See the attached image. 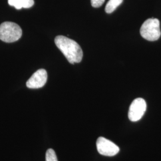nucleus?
Here are the masks:
<instances>
[{
    "instance_id": "20e7f679",
    "label": "nucleus",
    "mask_w": 161,
    "mask_h": 161,
    "mask_svg": "<svg viewBox=\"0 0 161 161\" xmlns=\"http://www.w3.org/2000/svg\"><path fill=\"white\" fill-rule=\"evenodd\" d=\"M146 102L142 98H137L133 100L129 108L128 118L132 122L141 119L146 110Z\"/></svg>"
},
{
    "instance_id": "6e6552de",
    "label": "nucleus",
    "mask_w": 161,
    "mask_h": 161,
    "mask_svg": "<svg viewBox=\"0 0 161 161\" xmlns=\"http://www.w3.org/2000/svg\"><path fill=\"white\" fill-rule=\"evenodd\" d=\"M123 0H109L105 7V11L108 13H112L114 12L116 8L119 6H120Z\"/></svg>"
},
{
    "instance_id": "f257e3e1",
    "label": "nucleus",
    "mask_w": 161,
    "mask_h": 161,
    "mask_svg": "<svg viewBox=\"0 0 161 161\" xmlns=\"http://www.w3.org/2000/svg\"><path fill=\"white\" fill-rule=\"evenodd\" d=\"M55 44L70 64L80 63L83 57V52L80 45L68 37L58 35L55 38Z\"/></svg>"
},
{
    "instance_id": "f03ea898",
    "label": "nucleus",
    "mask_w": 161,
    "mask_h": 161,
    "mask_svg": "<svg viewBox=\"0 0 161 161\" xmlns=\"http://www.w3.org/2000/svg\"><path fill=\"white\" fill-rule=\"evenodd\" d=\"M22 30L16 23L5 22L0 25V40L5 42H13L19 40Z\"/></svg>"
},
{
    "instance_id": "7ed1b4c3",
    "label": "nucleus",
    "mask_w": 161,
    "mask_h": 161,
    "mask_svg": "<svg viewBox=\"0 0 161 161\" xmlns=\"http://www.w3.org/2000/svg\"><path fill=\"white\" fill-rule=\"evenodd\" d=\"M140 34L147 40H158L161 35L159 20L154 18L146 20L140 28Z\"/></svg>"
},
{
    "instance_id": "423d86ee",
    "label": "nucleus",
    "mask_w": 161,
    "mask_h": 161,
    "mask_svg": "<svg viewBox=\"0 0 161 161\" xmlns=\"http://www.w3.org/2000/svg\"><path fill=\"white\" fill-rule=\"evenodd\" d=\"M47 78L46 70L44 69H39L26 82V86L32 89L41 88L46 84Z\"/></svg>"
},
{
    "instance_id": "39448f33",
    "label": "nucleus",
    "mask_w": 161,
    "mask_h": 161,
    "mask_svg": "<svg viewBox=\"0 0 161 161\" xmlns=\"http://www.w3.org/2000/svg\"><path fill=\"white\" fill-rule=\"evenodd\" d=\"M96 146L98 152L102 155L113 156L119 152V148L116 144L103 137L98 138Z\"/></svg>"
},
{
    "instance_id": "9d476101",
    "label": "nucleus",
    "mask_w": 161,
    "mask_h": 161,
    "mask_svg": "<svg viewBox=\"0 0 161 161\" xmlns=\"http://www.w3.org/2000/svg\"><path fill=\"white\" fill-rule=\"evenodd\" d=\"M105 0H91V4L93 7L98 8L102 6Z\"/></svg>"
},
{
    "instance_id": "1a4fd4ad",
    "label": "nucleus",
    "mask_w": 161,
    "mask_h": 161,
    "mask_svg": "<svg viewBox=\"0 0 161 161\" xmlns=\"http://www.w3.org/2000/svg\"><path fill=\"white\" fill-rule=\"evenodd\" d=\"M46 161H58L57 156L54 150L49 149L47 150Z\"/></svg>"
},
{
    "instance_id": "0eeeda50",
    "label": "nucleus",
    "mask_w": 161,
    "mask_h": 161,
    "mask_svg": "<svg viewBox=\"0 0 161 161\" xmlns=\"http://www.w3.org/2000/svg\"><path fill=\"white\" fill-rule=\"evenodd\" d=\"M10 6L14 7L17 10L22 8H29L34 5V0H8Z\"/></svg>"
}]
</instances>
